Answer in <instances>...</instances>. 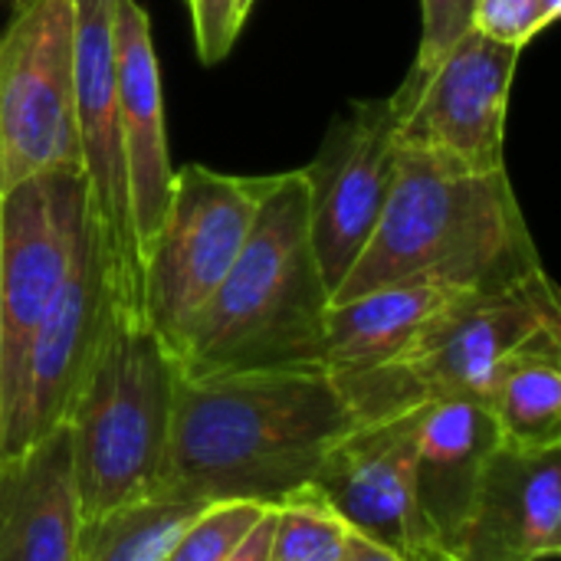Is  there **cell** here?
Returning a JSON list of instances; mask_svg holds the SVG:
<instances>
[{
    "label": "cell",
    "instance_id": "obj_7",
    "mask_svg": "<svg viewBox=\"0 0 561 561\" xmlns=\"http://www.w3.org/2000/svg\"><path fill=\"white\" fill-rule=\"evenodd\" d=\"M519 53L467 30L431 69H411L394 89L401 158L447 174L506 168V115Z\"/></svg>",
    "mask_w": 561,
    "mask_h": 561
},
{
    "label": "cell",
    "instance_id": "obj_26",
    "mask_svg": "<svg viewBox=\"0 0 561 561\" xmlns=\"http://www.w3.org/2000/svg\"><path fill=\"white\" fill-rule=\"evenodd\" d=\"M273 506H270V513L256 523V529L237 546V552L230 556L227 561H266L270 556V539H273Z\"/></svg>",
    "mask_w": 561,
    "mask_h": 561
},
{
    "label": "cell",
    "instance_id": "obj_29",
    "mask_svg": "<svg viewBox=\"0 0 561 561\" xmlns=\"http://www.w3.org/2000/svg\"><path fill=\"white\" fill-rule=\"evenodd\" d=\"M253 3H256V0H237V13H240V23H247V16H250Z\"/></svg>",
    "mask_w": 561,
    "mask_h": 561
},
{
    "label": "cell",
    "instance_id": "obj_17",
    "mask_svg": "<svg viewBox=\"0 0 561 561\" xmlns=\"http://www.w3.org/2000/svg\"><path fill=\"white\" fill-rule=\"evenodd\" d=\"M79 529L72 437L59 424L26 450L0 457V561H76Z\"/></svg>",
    "mask_w": 561,
    "mask_h": 561
},
{
    "label": "cell",
    "instance_id": "obj_3",
    "mask_svg": "<svg viewBox=\"0 0 561 561\" xmlns=\"http://www.w3.org/2000/svg\"><path fill=\"white\" fill-rule=\"evenodd\" d=\"M542 270L506 168L447 174L401 158L388 207L332 302L398 283L496 293Z\"/></svg>",
    "mask_w": 561,
    "mask_h": 561
},
{
    "label": "cell",
    "instance_id": "obj_20",
    "mask_svg": "<svg viewBox=\"0 0 561 561\" xmlns=\"http://www.w3.org/2000/svg\"><path fill=\"white\" fill-rule=\"evenodd\" d=\"M207 503L148 496L82 519L76 561H164Z\"/></svg>",
    "mask_w": 561,
    "mask_h": 561
},
{
    "label": "cell",
    "instance_id": "obj_14",
    "mask_svg": "<svg viewBox=\"0 0 561 561\" xmlns=\"http://www.w3.org/2000/svg\"><path fill=\"white\" fill-rule=\"evenodd\" d=\"M115 39V102H118V131L125 151L128 178V210L138 247V263L148 243L154 240L168 197H171V158L164 131V99L161 72L151 39L148 10L138 0H115L112 16Z\"/></svg>",
    "mask_w": 561,
    "mask_h": 561
},
{
    "label": "cell",
    "instance_id": "obj_19",
    "mask_svg": "<svg viewBox=\"0 0 561 561\" xmlns=\"http://www.w3.org/2000/svg\"><path fill=\"white\" fill-rule=\"evenodd\" d=\"M483 404L503 444L523 450L561 447V332H542L523 345L500 368Z\"/></svg>",
    "mask_w": 561,
    "mask_h": 561
},
{
    "label": "cell",
    "instance_id": "obj_5",
    "mask_svg": "<svg viewBox=\"0 0 561 561\" xmlns=\"http://www.w3.org/2000/svg\"><path fill=\"white\" fill-rule=\"evenodd\" d=\"M542 332H561L559 293L546 270L460 299L394 362L332 375V381L358 424L421 408L431 398L483 401L500 368Z\"/></svg>",
    "mask_w": 561,
    "mask_h": 561
},
{
    "label": "cell",
    "instance_id": "obj_8",
    "mask_svg": "<svg viewBox=\"0 0 561 561\" xmlns=\"http://www.w3.org/2000/svg\"><path fill=\"white\" fill-rule=\"evenodd\" d=\"M46 171L82 174L72 0H33L0 33V194Z\"/></svg>",
    "mask_w": 561,
    "mask_h": 561
},
{
    "label": "cell",
    "instance_id": "obj_13",
    "mask_svg": "<svg viewBox=\"0 0 561 561\" xmlns=\"http://www.w3.org/2000/svg\"><path fill=\"white\" fill-rule=\"evenodd\" d=\"M76 3V128L89 214L115 273L138 279V247L128 210L125 151L115 102V0Z\"/></svg>",
    "mask_w": 561,
    "mask_h": 561
},
{
    "label": "cell",
    "instance_id": "obj_23",
    "mask_svg": "<svg viewBox=\"0 0 561 561\" xmlns=\"http://www.w3.org/2000/svg\"><path fill=\"white\" fill-rule=\"evenodd\" d=\"M473 3L477 0H421V49L414 69H431L470 30Z\"/></svg>",
    "mask_w": 561,
    "mask_h": 561
},
{
    "label": "cell",
    "instance_id": "obj_25",
    "mask_svg": "<svg viewBox=\"0 0 561 561\" xmlns=\"http://www.w3.org/2000/svg\"><path fill=\"white\" fill-rule=\"evenodd\" d=\"M470 30L523 49L533 36H539L536 33V7H533V0H477Z\"/></svg>",
    "mask_w": 561,
    "mask_h": 561
},
{
    "label": "cell",
    "instance_id": "obj_21",
    "mask_svg": "<svg viewBox=\"0 0 561 561\" xmlns=\"http://www.w3.org/2000/svg\"><path fill=\"white\" fill-rule=\"evenodd\" d=\"M273 516L266 561H339L355 533L309 483L283 496Z\"/></svg>",
    "mask_w": 561,
    "mask_h": 561
},
{
    "label": "cell",
    "instance_id": "obj_28",
    "mask_svg": "<svg viewBox=\"0 0 561 561\" xmlns=\"http://www.w3.org/2000/svg\"><path fill=\"white\" fill-rule=\"evenodd\" d=\"M533 7H536V33L549 30L559 20L561 0H533Z\"/></svg>",
    "mask_w": 561,
    "mask_h": 561
},
{
    "label": "cell",
    "instance_id": "obj_15",
    "mask_svg": "<svg viewBox=\"0 0 561 561\" xmlns=\"http://www.w3.org/2000/svg\"><path fill=\"white\" fill-rule=\"evenodd\" d=\"M561 552V447L503 444L480 480L454 561H546Z\"/></svg>",
    "mask_w": 561,
    "mask_h": 561
},
{
    "label": "cell",
    "instance_id": "obj_16",
    "mask_svg": "<svg viewBox=\"0 0 561 561\" xmlns=\"http://www.w3.org/2000/svg\"><path fill=\"white\" fill-rule=\"evenodd\" d=\"M503 434L480 398H431L421 404L414 493L427 536L454 559L490 457Z\"/></svg>",
    "mask_w": 561,
    "mask_h": 561
},
{
    "label": "cell",
    "instance_id": "obj_1",
    "mask_svg": "<svg viewBox=\"0 0 561 561\" xmlns=\"http://www.w3.org/2000/svg\"><path fill=\"white\" fill-rule=\"evenodd\" d=\"M355 424L329 371L178 375L158 496L276 506Z\"/></svg>",
    "mask_w": 561,
    "mask_h": 561
},
{
    "label": "cell",
    "instance_id": "obj_9",
    "mask_svg": "<svg viewBox=\"0 0 561 561\" xmlns=\"http://www.w3.org/2000/svg\"><path fill=\"white\" fill-rule=\"evenodd\" d=\"M89 210L79 171H46L0 194V417L10 408L30 342L43 322Z\"/></svg>",
    "mask_w": 561,
    "mask_h": 561
},
{
    "label": "cell",
    "instance_id": "obj_2",
    "mask_svg": "<svg viewBox=\"0 0 561 561\" xmlns=\"http://www.w3.org/2000/svg\"><path fill=\"white\" fill-rule=\"evenodd\" d=\"M329 302L309 233L306 178L276 174L243 250L174 358L178 375L325 371Z\"/></svg>",
    "mask_w": 561,
    "mask_h": 561
},
{
    "label": "cell",
    "instance_id": "obj_6",
    "mask_svg": "<svg viewBox=\"0 0 561 561\" xmlns=\"http://www.w3.org/2000/svg\"><path fill=\"white\" fill-rule=\"evenodd\" d=\"M273 181L276 174L240 178L207 164L174 171L164 220L138 263L145 319L174 358L243 250Z\"/></svg>",
    "mask_w": 561,
    "mask_h": 561
},
{
    "label": "cell",
    "instance_id": "obj_22",
    "mask_svg": "<svg viewBox=\"0 0 561 561\" xmlns=\"http://www.w3.org/2000/svg\"><path fill=\"white\" fill-rule=\"evenodd\" d=\"M266 513L270 506L247 500L207 503L164 561H227Z\"/></svg>",
    "mask_w": 561,
    "mask_h": 561
},
{
    "label": "cell",
    "instance_id": "obj_27",
    "mask_svg": "<svg viewBox=\"0 0 561 561\" xmlns=\"http://www.w3.org/2000/svg\"><path fill=\"white\" fill-rule=\"evenodd\" d=\"M339 561H408L404 556H398V552H391V549H385V546H378V542H371V539H365V536H358V533H352V539H348V549H345V556Z\"/></svg>",
    "mask_w": 561,
    "mask_h": 561
},
{
    "label": "cell",
    "instance_id": "obj_30",
    "mask_svg": "<svg viewBox=\"0 0 561 561\" xmlns=\"http://www.w3.org/2000/svg\"><path fill=\"white\" fill-rule=\"evenodd\" d=\"M33 0H3V7H10V13H20L23 7H30Z\"/></svg>",
    "mask_w": 561,
    "mask_h": 561
},
{
    "label": "cell",
    "instance_id": "obj_12",
    "mask_svg": "<svg viewBox=\"0 0 561 561\" xmlns=\"http://www.w3.org/2000/svg\"><path fill=\"white\" fill-rule=\"evenodd\" d=\"M421 408L345 431L319 460L309 486L365 539L408 561H454L434 546L417 513Z\"/></svg>",
    "mask_w": 561,
    "mask_h": 561
},
{
    "label": "cell",
    "instance_id": "obj_4",
    "mask_svg": "<svg viewBox=\"0 0 561 561\" xmlns=\"http://www.w3.org/2000/svg\"><path fill=\"white\" fill-rule=\"evenodd\" d=\"M174 385V355L145 319L138 279L112 270L105 322L66 417L82 519L158 496Z\"/></svg>",
    "mask_w": 561,
    "mask_h": 561
},
{
    "label": "cell",
    "instance_id": "obj_18",
    "mask_svg": "<svg viewBox=\"0 0 561 561\" xmlns=\"http://www.w3.org/2000/svg\"><path fill=\"white\" fill-rule=\"evenodd\" d=\"M473 293L437 283H398L329 302L325 312V371L352 375L394 362L444 312Z\"/></svg>",
    "mask_w": 561,
    "mask_h": 561
},
{
    "label": "cell",
    "instance_id": "obj_11",
    "mask_svg": "<svg viewBox=\"0 0 561 561\" xmlns=\"http://www.w3.org/2000/svg\"><path fill=\"white\" fill-rule=\"evenodd\" d=\"M112 296V270L85 210L72 263L36 325L23 375L10 408L0 417V457H13L66 424L76 391L95 352Z\"/></svg>",
    "mask_w": 561,
    "mask_h": 561
},
{
    "label": "cell",
    "instance_id": "obj_24",
    "mask_svg": "<svg viewBox=\"0 0 561 561\" xmlns=\"http://www.w3.org/2000/svg\"><path fill=\"white\" fill-rule=\"evenodd\" d=\"M191 20H194V43L204 66L220 62L233 39L240 36L243 23L237 13V0H187Z\"/></svg>",
    "mask_w": 561,
    "mask_h": 561
},
{
    "label": "cell",
    "instance_id": "obj_10",
    "mask_svg": "<svg viewBox=\"0 0 561 561\" xmlns=\"http://www.w3.org/2000/svg\"><path fill=\"white\" fill-rule=\"evenodd\" d=\"M398 115L401 102L394 92L385 99L352 102L325 131L316 161L299 168L309 191L312 250L329 299L362 256L398 184Z\"/></svg>",
    "mask_w": 561,
    "mask_h": 561
}]
</instances>
